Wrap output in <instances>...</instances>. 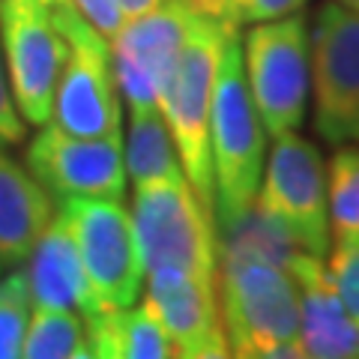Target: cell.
I'll list each match as a JSON object with an SVG mask.
<instances>
[{
  "label": "cell",
  "mask_w": 359,
  "mask_h": 359,
  "mask_svg": "<svg viewBox=\"0 0 359 359\" xmlns=\"http://www.w3.org/2000/svg\"><path fill=\"white\" fill-rule=\"evenodd\" d=\"M332 240L359 237V144H339L327 168Z\"/></svg>",
  "instance_id": "20"
},
{
  "label": "cell",
  "mask_w": 359,
  "mask_h": 359,
  "mask_svg": "<svg viewBox=\"0 0 359 359\" xmlns=\"http://www.w3.org/2000/svg\"><path fill=\"white\" fill-rule=\"evenodd\" d=\"M159 4H162V0H120V9L126 13V18H135V15L147 13V9L159 6Z\"/></svg>",
  "instance_id": "25"
},
{
  "label": "cell",
  "mask_w": 359,
  "mask_h": 359,
  "mask_svg": "<svg viewBox=\"0 0 359 359\" xmlns=\"http://www.w3.org/2000/svg\"><path fill=\"white\" fill-rule=\"evenodd\" d=\"M27 171L45 186L51 198H117L126 195V165H123V135L81 138L54 123L27 144Z\"/></svg>",
  "instance_id": "12"
},
{
  "label": "cell",
  "mask_w": 359,
  "mask_h": 359,
  "mask_svg": "<svg viewBox=\"0 0 359 359\" xmlns=\"http://www.w3.org/2000/svg\"><path fill=\"white\" fill-rule=\"evenodd\" d=\"M21 138H25V120H21L15 108L6 66H4V51H0V144H18Z\"/></svg>",
  "instance_id": "24"
},
{
  "label": "cell",
  "mask_w": 359,
  "mask_h": 359,
  "mask_svg": "<svg viewBox=\"0 0 359 359\" xmlns=\"http://www.w3.org/2000/svg\"><path fill=\"white\" fill-rule=\"evenodd\" d=\"M123 165L132 186L150 183L165 177H186L174 147L171 129L159 108H129V135Z\"/></svg>",
  "instance_id": "18"
},
{
  "label": "cell",
  "mask_w": 359,
  "mask_h": 359,
  "mask_svg": "<svg viewBox=\"0 0 359 359\" xmlns=\"http://www.w3.org/2000/svg\"><path fill=\"white\" fill-rule=\"evenodd\" d=\"M0 51L21 120L30 126L48 123L66 39L45 0H0Z\"/></svg>",
  "instance_id": "10"
},
{
  "label": "cell",
  "mask_w": 359,
  "mask_h": 359,
  "mask_svg": "<svg viewBox=\"0 0 359 359\" xmlns=\"http://www.w3.org/2000/svg\"><path fill=\"white\" fill-rule=\"evenodd\" d=\"M314 132L327 144H359V13L327 0L309 33Z\"/></svg>",
  "instance_id": "9"
},
{
  "label": "cell",
  "mask_w": 359,
  "mask_h": 359,
  "mask_svg": "<svg viewBox=\"0 0 359 359\" xmlns=\"http://www.w3.org/2000/svg\"><path fill=\"white\" fill-rule=\"evenodd\" d=\"M210 159L216 192V231L237 224L255 207L266 159V129L243 72L240 30H231L219 54L210 111Z\"/></svg>",
  "instance_id": "2"
},
{
  "label": "cell",
  "mask_w": 359,
  "mask_h": 359,
  "mask_svg": "<svg viewBox=\"0 0 359 359\" xmlns=\"http://www.w3.org/2000/svg\"><path fill=\"white\" fill-rule=\"evenodd\" d=\"M339 4H344V6H351V9H356V13H359V0H339Z\"/></svg>",
  "instance_id": "26"
},
{
  "label": "cell",
  "mask_w": 359,
  "mask_h": 359,
  "mask_svg": "<svg viewBox=\"0 0 359 359\" xmlns=\"http://www.w3.org/2000/svg\"><path fill=\"white\" fill-rule=\"evenodd\" d=\"M0 144V264H21L54 216V198Z\"/></svg>",
  "instance_id": "16"
},
{
  "label": "cell",
  "mask_w": 359,
  "mask_h": 359,
  "mask_svg": "<svg viewBox=\"0 0 359 359\" xmlns=\"http://www.w3.org/2000/svg\"><path fill=\"white\" fill-rule=\"evenodd\" d=\"M66 39V60L54 90L51 120L69 135L99 138L120 132V90L111 66V42L69 0H45Z\"/></svg>",
  "instance_id": "5"
},
{
  "label": "cell",
  "mask_w": 359,
  "mask_h": 359,
  "mask_svg": "<svg viewBox=\"0 0 359 359\" xmlns=\"http://www.w3.org/2000/svg\"><path fill=\"white\" fill-rule=\"evenodd\" d=\"M237 30L216 18H192L186 42L159 96V111L171 129L183 174L212 219H216V192H212V159H210V111L216 90L219 54L228 33Z\"/></svg>",
  "instance_id": "3"
},
{
  "label": "cell",
  "mask_w": 359,
  "mask_h": 359,
  "mask_svg": "<svg viewBox=\"0 0 359 359\" xmlns=\"http://www.w3.org/2000/svg\"><path fill=\"white\" fill-rule=\"evenodd\" d=\"M144 302L159 318L183 359L231 356L222 327L216 278L192 276L183 269H156L147 273Z\"/></svg>",
  "instance_id": "13"
},
{
  "label": "cell",
  "mask_w": 359,
  "mask_h": 359,
  "mask_svg": "<svg viewBox=\"0 0 359 359\" xmlns=\"http://www.w3.org/2000/svg\"><path fill=\"white\" fill-rule=\"evenodd\" d=\"M30 287L21 269L0 276V359H18L30 323Z\"/></svg>",
  "instance_id": "21"
},
{
  "label": "cell",
  "mask_w": 359,
  "mask_h": 359,
  "mask_svg": "<svg viewBox=\"0 0 359 359\" xmlns=\"http://www.w3.org/2000/svg\"><path fill=\"white\" fill-rule=\"evenodd\" d=\"M243 72L266 135H290L302 126L309 105V27L299 13L249 25Z\"/></svg>",
  "instance_id": "7"
},
{
  "label": "cell",
  "mask_w": 359,
  "mask_h": 359,
  "mask_svg": "<svg viewBox=\"0 0 359 359\" xmlns=\"http://www.w3.org/2000/svg\"><path fill=\"white\" fill-rule=\"evenodd\" d=\"M195 9L186 0H162L147 13L126 18L111 36V66L129 108H159L162 87L186 42Z\"/></svg>",
  "instance_id": "11"
},
{
  "label": "cell",
  "mask_w": 359,
  "mask_h": 359,
  "mask_svg": "<svg viewBox=\"0 0 359 359\" xmlns=\"http://www.w3.org/2000/svg\"><path fill=\"white\" fill-rule=\"evenodd\" d=\"M25 359H90V341L84 318L72 309H39L30 314L25 341Z\"/></svg>",
  "instance_id": "19"
},
{
  "label": "cell",
  "mask_w": 359,
  "mask_h": 359,
  "mask_svg": "<svg viewBox=\"0 0 359 359\" xmlns=\"http://www.w3.org/2000/svg\"><path fill=\"white\" fill-rule=\"evenodd\" d=\"M90 356L102 359H174L180 356L147 302L84 314Z\"/></svg>",
  "instance_id": "17"
},
{
  "label": "cell",
  "mask_w": 359,
  "mask_h": 359,
  "mask_svg": "<svg viewBox=\"0 0 359 359\" xmlns=\"http://www.w3.org/2000/svg\"><path fill=\"white\" fill-rule=\"evenodd\" d=\"M216 297L231 356H302L299 299L285 261L219 245Z\"/></svg>",
  "instance_id": "1"
},
{
  "label": "cell",
  "mask_w": 359,
  "mask_h": 359,
  "mask_svg": "<svg viewBox=\"0 0 359 359\" xmlns=\"http://www.w3.org/2000/svg\"><path fill=\"white\" fill-rule=\"evenodd\" d=\"M299 299V347L311 359H356L359 323L351 318L323 257L290 249L285 257Z\"/></svg>",
  "instance_id": "14"
},
{
  "label": "cell",
  "mask_w": 359,
  "mask_h": 359,
  "mask_svg": "<svg viewBox=\"0 0 359 359\" xmlns=\"http://www.w3.org/2000/svg\"><path fill=\"white\" fill-rule=\"evenodd\" d=\"M255 210L299 252H330V192L320 150L299 135H278L264 159Z\"/></svg>",
  "instance_id": "6"
},
{
  "label": "cell",
  "mask_w": 359,
  "mask_h": 359,
  "mask_svg": "<svg viewBox=\"0 0 359 359\" xmlns=\"http://www.w3.org/2000/svg\"><path fill=\"white\" fill-rule=\"evenodd\" d=\"M25 261H27L25 278H27L33 306L72 309L81 318L96 311L81 257H78V245L72 240V231L66 224L63 212L51 216L48 228L39 233V240L33 243V249Z\"/></svg>",
  "instance_id": "15"
},
{
  "label": "cell",
  "mask_w": 359,
  "mask_h": 359,
  "mask_svg": "<svg viewBox=\"0 0 359 359\" xmlns=\"http://www.w3.org/2000/svg\"><path fill=\"white\" fill-rule=\"evenodd\" d=\"M0 269H4V264H0Z\"/></svg>",
  "instance_id": "27"
},
{
  "label": "cell",
  "mask_w": 359,
  "mask_h": 359,
  "mask_svg": "<svg viewBox=\"0 0 359 359\" xmlns=\"http://www.w3.org/2000/svg\"><path fill=\"white\" fill-rule=\"evenodd\" d=\"M327 273L332 278L335 290L344 302V309L351 311V318L359 323V237H347V240H335Z\"/></svg>",
  "instance_id": "23"
},
{
  "label": "cell",
  "mask_w": 359,
  "mask_h": 359,
  "mask_svg": "<svg viewBox=\"0 0 359 359\" xmlns=\"http://www.w3.org/2000/svg\"><path fill=\"white\" fill-rule=\"evenodd\" d=\"M96 309H126L141 299L144 264L132 216L117 198H60Z\"/></svg>",
  "instance_id": "8"
},
{
  "label": "cell",
  "mask_w": 359,
  "mask_h": 359,
  "mask_svg": "<svg viewBox=\"0 0 359 359\" xmlns=\"http://www.w3.org/2000/svg\"><path fill=\"white\" fill-rule=\"evenodd\" d=\"M132 228L144 276L156 269H183L192 276L216 278V219L201 207L186 177H165L135 186Z\"/></svg>",
  "instance_id": "4"
},
{
  "label": "cell",
  "mask_w": 359,
  "mask_h": 359,
  "mask_svg": "<svg viewBox=\"0 0 359 359\" xmlns=\"http://www.w3.org/2000/svg\"><path fill=\"white\" fill-rule=\"evenodd\" d=\"M198 15L216 18L222 25L243 27V25H261V21H276L285 15L299 13L309 0H186Z\"/></svg>",
  "instance_id": "22"
}]
</instances>
